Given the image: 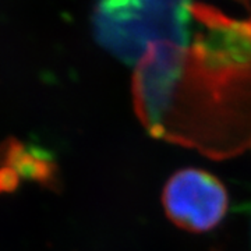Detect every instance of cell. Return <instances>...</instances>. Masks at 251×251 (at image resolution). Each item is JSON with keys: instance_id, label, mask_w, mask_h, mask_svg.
I'll return each mask as SVG.
<instances>
[{"instance_id": "cell-1", "label": "cell", "mask_w": 251, "mask_h": 251, "mask_svg": "<svg viewBox=\"0 0 251 251\" xmlns=\"http://www.w3.org/2000/svg\"><path fill=\"white\" fill-rule=\"evenodd\" d=\"M166 216L177 227L204 233L224 221L229 194L221 180L209 172L186 168L173 173L162 191Z\"/></svg>"}, {"instance_id": "cell-2", "label": "cell", "mask_w": 251, "mask_h": 251, "mask_svg": "<svg viewBox=\"0 0 251 251\" xmlns=\"http://www.w3.org/2000/svg\"><path fill=\"white\" fill-rule=\"evenodd\" d=\"M21 181L54 187L57 166L39 147L9 138L0 144V193L14 191Z\"/></svg>"}]
</instances>
